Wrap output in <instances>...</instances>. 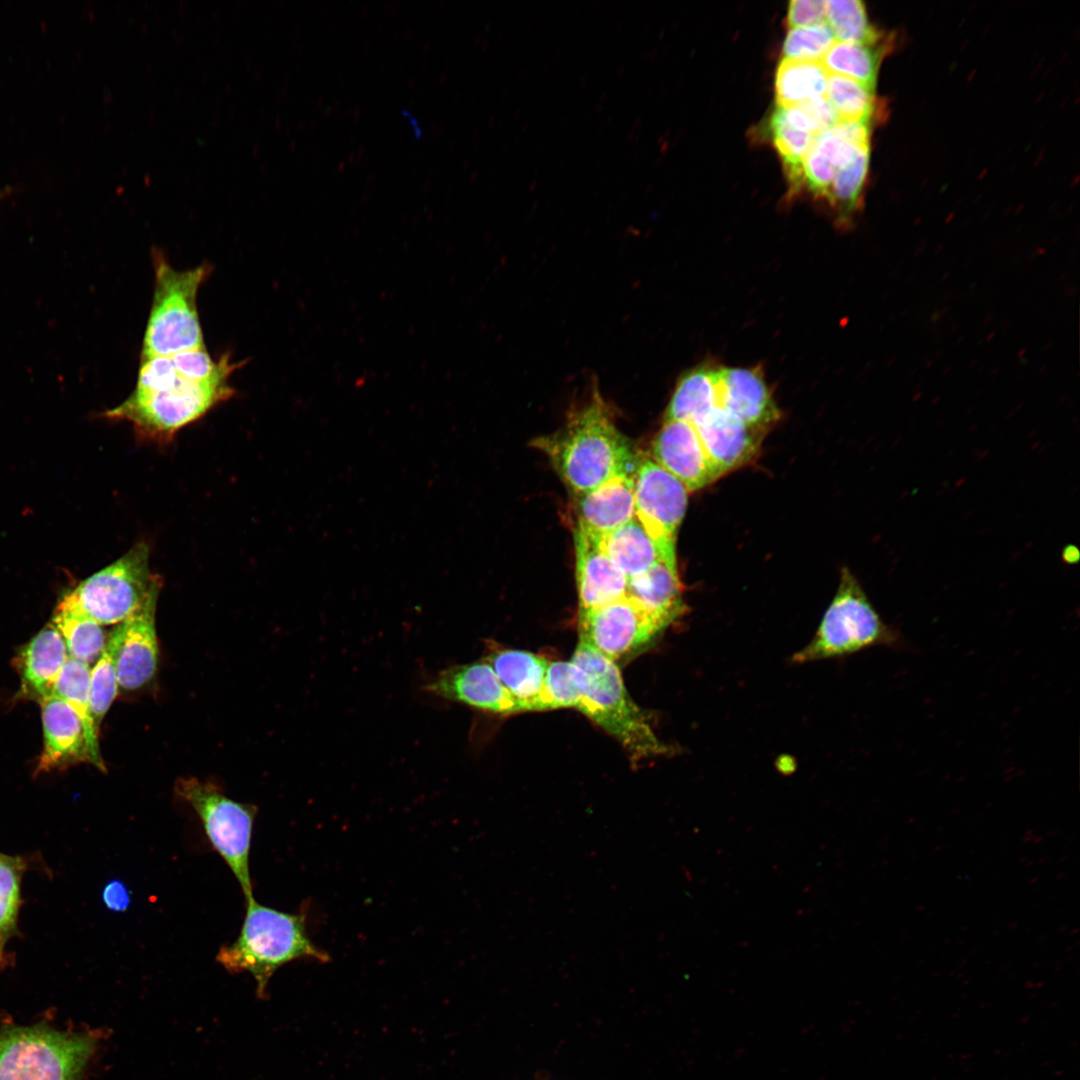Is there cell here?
I'll use <instances>...</instances> for the list:
<instances>
[{"instance_id": "obj_1", "label": "cell", "mask_w": 1080, "mask_h": 1080, "mask_svg": "<svg viewBox=\"0 0 1080 1080\" xmlns=\"http://www.w3.org/2000/svg\"><path fill=\"white\" fill-rule=\"evenodd\" d=\"M535 446L576 495L635 470L633 452L597 392L560 431L537 439Z\"/></svg>"}, {"instance_id": "obj_2", "label": "cell", "mask_w": 1080, "mask_h": 1080, "mask_svg": "<svg viewBox=\"0 0 1080 1080\" xmlns=\"http://www.w3.org/2000/svg\"><path fill=\"white\" fill-rule=\"evenodd\" d=\"M577 710L613 736L636 762L670 752L624 686L617 664L579 641L571 659Z\"/></svg>"}, {"instance_id": "obj_3", "label": "cell", "mask_w": 1080, "mask_h": 1080, "mask_svg": "<svg viewBox=\"0 0 1080 1080\" xmlns=\"http://www.w3.org/2000/svg\"><path fill=\"white\" fill-rule=\"evenodd\" d=\"M237 939L223 945L217 961L229 972H248L264 995L270 978L281 966L298 959L328 962L329 955L309 938L304 913L290 914L247 900Z\"/></svg>"}, {"instance_id": "obj_4", "label": "cell", "mask_w": 1080, "mask_h": 1080, "mask_svg": "<svg viewBox=\"0 0 1080 1080\" xmlns=\"http://www.w3.org/2000/svg\"><path fill=\"white\" fill-rule=\"evenodd\" d=\"M99 1039L97 1031L3 1023L0 1080H81Z\"/></svg>"}, {"instance_id": "obj_5", "label": "cell", "mask_w": 1080, "mask_h": 1080, "mask_svg": "<svg viewBox=\"0 0 1080 1080\" xmlns=\"http://www.w3.org/2000/svg\"><path fill=\"white\" fill-rule=\"evenodd\" d=\"M152 262L154 289L141 358L206 348L197 295L213 266L204 262L190 269L177 270L157 248L152 249Z\"/></svg>"}, {"instance_id": "obj_6", "label": "cell", "mask_w": 1080, "mask_h": 1080, "mask_svg": "<svg viewBox=\"0 0 1080 1080\" xmlns=\"http://www.w3.org/2000/svg\"><path fill=\"white\" fill-rule=\"evenodd\" d=\"M902 636L883 621L852 572H841L837 592L811 641L793 654V663L850 655L874 646L897 648Z\"/></svg>"}, {"instance_id": "obj_7", "label": "cell", "mask_w": 1080, "mask_h": 1080, "mask_svg": "<svg viewBox=\"0 0 1080 1080\" xmlns=\"http://www.w3.org/2000/svg\"><path fill=\"white\" fill-rule=\"evenodd\" d=\"M234 395L229 377L195 382L180 374L175 383L163 390H133L126 400L104 415L131 422L141 437L162 442L171 440L179 429Z\"/></svg>"}, {"instance_id": "obj_8", "label": "cell", "mask_w": 1080, "mask_h": 1080, "mask_svg": "<svg viewBox=\"0 0 1080 1080\" xmlns=\"http://www.w3.org/2000/svg\"><path fill=\"white\" fill-rule=\"evenodd\" d=\"M175 793L198 815L212 847L234 874L246 901L253 898L249 855L257 808L230 799L216 785L194 777L177 779Z\"/></svg>"}, {"instance_id": "obj_9", "label": "cell", "mask_w": 1080, "mask_h": 1080, "mask_svg": "<svg viewBox=\"0 0 1080 1080\" xmlns=\"http://www.w3.org/2000/svg\"><path fill=\"white\" fill-rule=\"evenodd\" d=\"M160 580L150 570L148 545L139 542L70 593L81 609L100 625L119 624L142 604Z\"/></svg>"}, {"instance_id": "obj_10", "label": "cell", "mask_w": 1080, "mask_h": 1080, "mask_svg": "<svg viewBox=\"0 0 1080 1080\" xmlns=\"http://www.w3.org/2000/svg\"><path fill=\"white\" fill-rule=\"evenodd\" d=\"M633 477L635 518L655 543L661 561L678 573L676 537L689 491L650 457L638 461Z\"/></svg>"}, {"instance_id": "obj_11", "label": "cell", "mask_w": 1080, "mask_h": 1080, "mask_svg": "<svg viewBox=\"0 0 1080 1080\" xmlns=\"http://www.w3.org/2000/svg\"><path fill=\"white\" fill-rule=\"evenodd\" d=\"M667 627L627 595L579 612L580 641L615 664L648 648Z\"/></svg>"}, {"instance_id": "obj_12", "label": "cell", "mask_w": 1080, "mask_h": 1080, "mask_svg": "<svg viewBox=\"0 0 1080 1080\" xmlns=\"http://www.w3.org/2000/svg\"><path fill=\"white\" fill-rule=\"evenodd\" d=\"M438 698L493 714L521 712L520 705L487 661L454 665L439 671L424 687Z\"/></svg>"}, {"instance_id": "obj_13", "label": "cell", "mask_w": 1080, "mask_h": 1080, "mask_svg": "<svg viewBox=\"0 0 1080 1080\" xmlns=\"http://www.w3.org/2000/svg\"><path fill=\"white\" fill-rule=\"evenodd\" d=\"M161 580L149 591L142 604L121 623V642L117 656L118 686L134 691L154 677L159 656L156 634V605Z\"/></svg>"}, {"instance_id": "obj_14", "label": "cell", "mask_w": 1080, "mask_h": 1080, "mask_svg": "<svg viewBox=\"0 0 1080 1080\" xmlns=\"http://www.w3.org/2000/svg\"><path fill=\"white\" fill-rule=\"evenodd\" d=\"M692 424L717 478L744 466L758 454L764 430L721 407Z\"/></svg>"}, {"instance_id": "obj_15", "label": "cell", "mask_w": 1080, "mask_h": 1080, "mask_svg": "<svg viewBox=\"0 0 1080 1080\" xmlns=\"http://www.w3.org/2000/svg\"><path fill=\"white\" fill-rule=\"evenodd\" d=\"M650 458L678 479L689 492L718 479L690 422L664 421L651 443Z\"/></svg>"}, {"instance_id": "obj_16", "label": "cell", "mask_w": 1080, "mask_h": 1080, "mask_svg": "<svg viewBox=\"0 0 1080 1080\" xmlns=\"http://www.w3.org/2000/svg\"><path fill=\"white\" fill-rule=\"evenodd\" d=\"M601 537L574 529L579 612L601 607L626 595L628 579L605 552Z\"/></svg>"}, {"instance_id": "obj_17", "label": "cell", "mask_w": 1080, "mask_h": 1080, "mask_svg": "<svg viewBox=\"0 0 1080 1080\" xmlns=\"http://www.w3.org/2000/svg\"><path fill=\"white\" fill-rule=\"evenodd\" d=\"M39 703L44 745L36 774L83 762L93 764L83 723L72 707L54 695L42 698Z\"/></svg>"}, {"instance_id": "obj_18", "label": "cell", "mask_w": 1080, "mask_h": 1080, "mask_svg": "<svg viewBox=\"0 0 1080 1080\" xmlns=\"http://www.w3.org/2000/svg\"><path fill=\"white\" fill-rule=\"evenodd\" d=\"M719 407L765 430L780 411L759 369L718 367Z\"/></svg>"}, {"instance_id": "obj_19", "label": "cell", "mask_w": 1080, "mask_h": 1080, "mask_svg": "<svg viewBox=\"0 0 1080 1080\" xmlns=\"http://www.w3.org/2000/svg\"><path fill=\"white\" fill-rule=\"evenodd\" d=\"M634 473L616 476L577 496V524L604 536L635 518Z\"/></svg>"}, {"instance_id": "obj_20", "label": "cell", "mask_w": 1080, "mask_h": 1080, "mask_svg": "<svg viewBox=\"0 0 1080 1080\" xmlns=\"http://www.w3.org/2000/svg\"><path fill=\"white\" fill-rule=\"evenodd\" d=\"M65 642L50 623L38 632L19 652L16 667L25 697L38 702L52 695L65 662L68 659Z\"/></svg>"}, {"instance_id": "obj_21", "label": "cell", "mask_w": 1080, "mask_h": 1080, "mask_svg": "<svg viewBox=\"0 0 1080 1080\" xmlns=\"http://www.w3.org/2000/svg\"><path fill=\"white\" fill-rule=\"evenodd\" d=\"M501 683L518 702L521 712L540 711L548 661L535 653L492 650L486 657Z\"/></svg>"}, {"instance_id": "obj_22", "label": "cell", "mask_w": 1080, "mask_h": 1080, "mask_svg": "<svg viewBox=\"0 0 1080 1080\" xmlns=\"http://www.w3.org/2000/svg\"><path fill=\"white\" fill-rule=\"evenodd\" d=\"M626 595L668 626L685 610L679 574L662 561L628 579Z\"/></svg>"}, {"instance_id": "obj_23", "label": "cell", "mask_w": 1080, "mask_h": 1080, "mask_svg": "<svg viewBox=\"0 0 1080 1080\" xmlns=\"http://www.w3.org/2000/svg\"><path fill=\"white\" fill-rule=\"evenodd\" d=\"M51 623L61 634L69 657L87 665L97 661L107 642L105 632L70 592L58 604Z\"/></svg>"}, {"instance_id": "obj_24", "label": "cell", "mask_w": 1080, "mask_h": 1080, "mask_svg": "<svg viewBox=\"0 0 1080 1080\" xmlns=\"http://www.w3.org/2000/svg\"><path fill=\"white\" fill-rule=\"evenodd\" d=\"M716 407H719L718 368L702 365L680 377L667 405L664 421L694 423Z\"/></svg>"}, {"instance_id": "obj_25", "label": "cell", "mask_w": 1080, "mask_h": 1080, "mask_svg": "<svg viewBox=\"0 0 1080 1080\" xmlns=\"http://www.w3.org/2000/svg\"><path fill=\"white\" fill-rule=\"evenodd\" d=\"M601 543L627 579L644 573L661 561L655 543L636 518L602 536Z\"/></svg>"}, {"instance_id": "obj_26", "label": "cell", "mask_w": 1080, "mask_h": 1080, "mask_svg": "<svg viewBox=\"0 0 1080 1080\" xmlns=\"http://www.w3.org/2000/svg\"><path fill=\"white\" fill-rule=\"evenodd\" d=\"M90 671L89 665L68 657L52 695L67 702L79 716L85 729L93 765L104 771L105 765L98 746L99 729L91 710Z\"/></svg>"}, {"instance_id": "obj_27", "label": "cell", "mask_w": 1080, "mask_h": 1080, "mask_svg": "<svg viewBox=\"0 0 1080 1080\" xmlns=\"http://www.w3.org/2000/svg\"><path fill=\"white\" fill-rule=\"evenodd\" d=\"M828 75L820 61L783 58L775 76L778 106L792 107L825 97Z\"/></svg>"}, {"instance_id": "obj_28", "label": "cell", "mask_w": 1080, "mask_h": 1080, "mask_svg": "<svg viewBox=\"0 0 1080 1080\" xmlns=\"http://www.w3.org/2000/svg\"><path fill=\"white\" fill-rule=\"evenodd\" d=\"M882 57L880 43L835 41L820 62L828 73L854 79L874 91Z\"/></svg>"}, {"instance_id": "obj_29", "label": "cell", "mask_w": 1080, "mask_h": 1080, "mask_svg": "<svg viewBox=\"0 0 1080 1080\" xmlns=\"http://www.w3.org/2000/svg\"><path fill=\"white\" fill-rule=\"evenodd\" d=\"M121 623L109 634L104 650L90 671V701L92 715L100 723L118 692L117 656L121 642Z\"/></svg>"}, {"instance_id": "obj_30", "label": "cell", "mask_w": 1080, "mask_h": 1080, "mask_svg": "<svg viewBox=\"0 0 1080 1080\" xmlns=\"http://www.w3.org/2000/svg\"><path fill=\"white\" fill-rule=\"evenodd\" d=\"M825 97L839 121L871 124L876 112V98L874 91L860 82L829 73Z\"/></svg>"}, {"instance_id": "obj_31", "label": "cell", "mask_w": 1080, "mask_h": 1080, "mask_svg": "<svg viewBox=\"0 0 1080 1080\" xmlns=\"http://www.w3.org/2000/svg\"><path fill=\"white\" fill-rule=\"evenodd\" d=\"M825 18L838 41L864 44L880 41L879 32L869 23L865 6L859 0L825 1Z\"/></svg>"}, {"instance_id": "obj_32", "label": "cell", "mask_w": 1080, "mask_h": 1080, "mask_svg": "<svg viewBox=\"0 0 1080 1080\" xmlns=\"http://www.w3.org/2000/svg\"><path fill=\"white\" fill-rule=\"evenodd\" d=\"M774 146L783 162L792 189L803 182V160L811 149L814 136L787 124L775 109L770 119Z\"/></svg>"}, {"instance_id": "obj_33", "label": "cell", "mask_w": 1080, "mask_h": 1080, "mask_svg": "<svg viewBox=\"0 0 1080 1080\" xmlns=\"http://www.w3.org/2000/svg\"><path fill=\"white\" fill-rule=\"evenodd\" d=\"M869 159L870 148H866L849 165L836 170L828 201L845 219L859 208Z\"/></svg>"}, {"instance_id": "obj_34", "label": "cell", "mask_w": 1080, "mask_h": 1080, "mask_svg": "<svg viewBox=\"0 0 1080 1080\" xmlns=\"http://www.w3.org/2000/svg\"><path fill=\"white\" fill-rule=\"evenodd\" d=\"M23 862L0 854V950L15 928Z\"/></svg>"}, {"instance_id": "obj_35", "label": "cell", "mask_w": 1080, "mask_h": 1080, "mask_svg": "<svg viewBox=\"0 0 1080 1080\" xmlns=\"http://www.w3.org/2000/svg\"><path fill=\"white\" fill-rule=\"evenodd\" d=\"M835 36L826 22L791 28L783 44L786 59L820 61L835 43Z\"/></svg>"}, {"instance_id": "obj_36", "label": "cell", "mask_w": 1080, "mask_h": 1080, "mask_svg": "<svg viewBox=\"0 0 1080 1080\" xmlns=\"http://www.w3.org/2000/svg\"><path fill=\"white\" fill-rule=\"evenodd\" d=\"M580 692L575 683L571 662H549L546 670L540 711L576 708Z\"/></svg>"}, {"instance_id": "obj_37", "label": "cell", "mask_w": 1080, "mask_h": 1080, "mask_svg": "<svg viewBox=\"0 0 1080 1080\" xmlns=\"http://www.w3.org/2000/svg\"><path fill=\"white\" fill-rule=\"evenodd\" d=\"M813 147L837 170L853 162L858 154L870 148V145L853 143L828 128L814 137Z\"/></svg>"}, {"instance_id": "obj_38", "label": "cell", "mask_w": 1080, "mask_h": 1080, "mask_svg": "<svg viewBox=\"0 0 1080 1080\" xmlns=\"http://www.w3.org/2000/svg\"><path fill=\"white\" fill-rule=\"evenodd\" d=\"M836 168L812 145L803 160V182L817 197L828 200Z\"/></svg>"}, {"instance_id": "obj_39", "label": "cell", "mask_w": 1080, "mask_h": 1080, "mask_svg": "<svg viewBox=\"0 0 1080 1080\" xmlns=\"http://www.w3.org/2000/svg\"><path fill=\"white\" fill-rule=\"evenodd\" d=\"M825 19V1L792 0L788 6L787 24L790 28L809 26Z\"/></svg>"}, {"instance_id": "obj_40", "label": "cell", "mask_w": 1080, "mask_h": 1080, "mask_svg": "<svg viewBox=\"0 0 1080 1080\" xmlns=\"http://www.w3.org/2000/svg\"><path fill=\"white\" fill-rule=\"evenodd\" d=\"M102 899L106 907L115 912L126 911L130 904L129 891L119 880H112L104 887Z\"/></svg>"}, {"instance_id": "obj_41", "label": "cell", "mask_w": 1080, "mask_h": 1080, "mask_svg": "<svg viewBox=\"0 0 1080 1080\" xmlns=\"http://www.w3.org/2000/svg\"><path fill=\"white\" fill-rule=\"evenodd\" d=\"M6 963H7V958L5 956V952L0 950V967L5 965Z\"/></svg>"}, {"instance_id": "obj_42", "label": "cell", "mask_w": 1080, "mask_h": 1080, "mask_svg": "<svg viewBox=\"0 0 1080 1080\" xmlns=\"http://www.w3.org/2000/svg\"><path fill=\"white\" fill-rule=\"evenodd\" d=\"M2 196H3V193H2V192H0V199L2 198Z\"/></svg>"}]
</instances>
